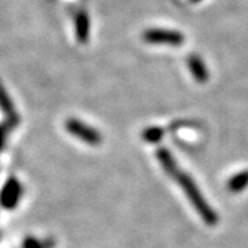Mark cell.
<instances>
[{
    "instance_id": "ba28073f",
    "label": "cell",
    "mask_w": 248,
    "mask_h": 248,
    "mask_svg": "<svg viewBox=\"0 0 248 248\" xmlns=\"http://www.w3.org/2000/svg\"><path fill=\"white\" fill-rule=\"evenodd\" d=\"M248 184V171H244L239 175H236L234 178H232L229 186H231V190L233 192H239L241 189H244V186Z\"/></svg>"
},
{
    "instance_id": "9c48e42d",
    "label": "cell",
    "mask_w": 248,
    "mask_h": 248,
    "mask_svg": "<svg viewBox=\"0 0 248 248\" xmlns=\"http://www.w3.org/2000/svg\"><path fill=\"white\" fill-rule=\"evenodd\" d=\"M16 125H18V123L10 122V120H7L6 123L0 124V151H1V149H3V146H4V141H6L7 133H9L11 128H14Z\"/></svg>"
},
{
    "instance_id": "3957f363",
    "label": "cell",
    "mask_w": 248,
    "mask_h": 248,
    "mask_svg": "<svg viewBox=\"0 0 248 248\" xmlns=\"http://www.w3.org/2000/svg\"><path fill=\"white\" fill-rule=\"evenodd\" d=\"M65 127H66L68 133L81 140V141H84L86 143H89V145H99L102 141L101 135L95 128L81 123L78 119H68Z\"/></svg>"
},
{
    "instance_id": "5b68a950",
    "label": "cell",
    "mask_w": 248,
    "mask_h": 248,
    "mask_svg": "<svg viewBox=\"0 0 248 248\" xmlns=\"http://www.w3.org/2000/svg\"><path fill=\"white\" fill-rule=\"evenodd\" d=\"M0 109L3 110L4 115L7 116V119H9L10 122L18 123V120H19L18 113L16 112L14 105H13V102L10 99L9 94L6 93V90L1 86V83H0Z\"/></svg>"
},
{
    "instance_id": "277c9868",
    "label": "cell",
    "mask_w": 248,
    "mask_h": 248,
    "mask_svg": "<svg viewBox=\"0 0 248 248\" xmlns=\"http://www.w3.org/2000/svg\"><path fill=\"white\" fill-rule=\"evenodd\" d=\"M22 195V186L16 178H10L7 184L4 185L0 193V205L3 208L13 210L19 202V197Z\"/></svg>"
},
{
    "instance_id": "6da1fadb",
    "label": "cell",
    "mask_w": 248,
    "mask_h": 248,
    "mask_svg": "<svg viewBox=\"0 0 248 248\" xmlns=\"http://www.w3.org/2000/svg\"><path fill=\"white\" fill-rule=\"evenodd\" d=\"M156 153H157V159L160 160L163 169L166 170L170 175L174 178L178 184L181 185V187L185 190L186 196L189 197V200L192 202V204H195L196 211L202 215V218L205 221V223L215 225L218 222V217L211 210V207L205 203V200L203 199L202 193L199 192V189H197L195 182L192 181V178L189 177L187 174H185L184 171H181V170L178 169L175 160L172 159V156L170 155L169 151H166V149L161 148Z\"/></svg>"
},
{
    "instance_id": "52a82bcc",
    "label": "cell",
    "mask_w": 248,
    "mask_h": 248,
    "mask_svg": "<svg viewBox=\"0 0 248 248\" xmlns=\"http://www.w3.org/2000/svg\"><path fill=\"white\" fill-rule=\"evenodd\" d=\"M189 69L192 72V75L195 76V79L200 83H203L207 80V71L203 66V62L200 61L199 58H192L189 61Z\"/></svg>"
},
{
    "instance_id": "7a4b0ae2",
    "label": "cell",
    "mask_w": 248,
    "mask_h": 248,
    "mask_svg": "<svg viewBox=\"0 0 248 248\" xmlns=\"http://www.w3.org/2000/svg\"><path fill=\"white\" fill-rule=\"evenodd\" d=\"M184 35L181 32L164 28H153L143 32V40L146 43L157 46H179L184 42Z\"/></svg>"
},
{
    "instance_id": "8992f818",
    "label": "cell",
    "mask_w": 248,
    "mask_h": 248,
    "mask_svg": "<svg viewBox=\"0 0 248 248\" xmlns=\"http://www.w3.org/2000/svg\"><path fill=\"white\" fill-rule=\"evenodd\" d=\"M89 18L86 16V13H80L78 18H76V33H78V39L80 42H86L89 37Z\"/></svg>"
}]
</instances>
